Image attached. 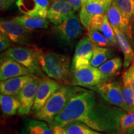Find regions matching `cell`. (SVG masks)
I'll use <instances>...</instances> for the list:
<instances>
[{"label":"cell","mask_w":134,"mask_h":134,"mask_svg":"<svg viewBox=\"0 0 134 134\" xmlns=\"http://www.w3.org/2000/svg\"><path fill=\"white\" fill-rule=\"evenodd\" d=\"M122 66V61L119 57H115L108 60L98 67L104 75L111 78L119 72Z\"/></svg>","instance_id":"obj_25"},{"label":"cell","mask_w":134,"mask_h":134,"mask_svg":"<svg viewBox=\"0 0 134 134\" xmlns=\"http://www.w3.org/2000/svg\"><path fill=\"white\" fill-rule=\"evenodd\" d=\"M34 75L21 76L1 81L0 92L2 94L17 96Z\"/></svg>","instance_id":"obj_18"},{"label":"cell","mask_w":134,"mask_h":134,"mask_svg":"<svg viewBox=\"0 0 134 134\" xmlns=\"http://www.w3.org/2000/svg\"><path fill=\"white\" fill-rule=\"evenodd\" d=\"M120 11L129 19L134 17V0H114Z\"/></svg>","instance_id":"obj_29"},{"label":"cell","mask_w":134,"mask_h":134,"mask_svg":"<svg viewBox=\"0 0 134 134\" xmlns=\"http://www.w3.org/2000/svg\"><path fill=\"white\" fill-rule=\"evenodd\" d=\"M11 42H12L10 41L6 35L1 32H0V50L1 52L7 50L11 46Z\"/></svg>","instance_id":"obj_33"},{"label":"cell","mask_w":134,"mask_h":134,"mask_svg":"<svg viewBox=\"0 0 134 134\" xmlns=\"http://www.w3.org/2000/svg\"><path fill=\"white\" fill-rule=\"evenodd\" d=\"M34 75L21 63L5 54L1 55L0 65L1 81L21 76Z\"/></svg>","instance_id":"obj_14"},{"label":"cell","mask_w":134,"mask_h":134,"mask_svg":"<svg viewBox=\"0 0 134 134\" xmlns=\"http://www.w3.org/2000/svg\"><path fill=\"white\" fill-rule=\"evenodd\" d=\"M62 86L59 82L50 78H40L32 112L36 114L42 108L48 99Z\"/></svg>","instance_id":"obj_13"},{"label":"cell","mask_w":134,"mask_h":134,"mask_svg":"<svg viewBox=\"0 0 134 134\" xmlns=\"http://www.w3.org/2000/svg\"><path fill=\"white\" fill-rule=\"evenodd\" d=\"M0 31L8 36L13 43L27 45L29 43L31 31L14 19H1Z\"/></svg>","instance_id":"obj_10"},{"label":"cell","mask_w":134,"mask_h":134,"mask_svg":"<svg viewBox=\"0 0 134 134\" xmlns=\"http://www.w3.org/2000/svg\"><path fill=\"white\" fill-rule=\"evenodd\" d=\"M134 126V112L128 113L122 117L120 122V134H125L129 127Z\"/></svg>","instance_id":"obj_30"},{"label":"cell","mask_w":134,"mask_h":134,"mask_svg":"<svg viewBox=\"0 0 134 134\" xmlns=\"http://www.w3.org/2000/svg\"><path fill=\"white\" fill-rule=\"evenodd\" d=\"M13 2H14L15 1H17V0H13Z\"/></svg>","instance_id":"obj_40"},{"label":"cell","mask_w":134,"mask_h":134,"mask_svg":"<svg viewBox=\"0 0 134 134\" xmlns=\"http://www.w3.org/2000/svg\"><path fill=\"white\" fill-rule=\"evenodd\" d=\"M97 99L93 90L80 88L62 111L55 117L50 127L51 129L56 126L63 127L70 122L81 121L95 104Z\"/></svg>","instance_id":"obj_2"},{"label":"cell","mask_w":134,"mask_h":134,"mask_svg":"<svg viewBox=\"0 0 134 134\" xmlns=\"http://www.w3.org/2000/svg\"><path fill=\"white\" fill-rule=\"evenodd\" d=\"M13 3L10 0H0V9L1 11H7L11 7Z\"/></svg>","instance_id":"obj_34"},{"label":"cell","mask_w":134,"mask_h":134,"mask_svg":"<svg viewBox=\"0 0 134 134\" xmlns=\"http://www.w3.org/2000/svg\"><path fill=\"white\" fill-rule=\"evenodd\" d=\"M13 19L30 31L36 29H47L48 27V22L47 18L40 16L24 14L15 17Z\"/></svg>","instance_id":"obj_21"},{"label":"cell","mask_w":134,"mask_h":134,"mask_svg":"<svg viewBox=\"0 0 134 134\" xmlns=\"http://www.w3.org/2000/svg\"><path fill=\"white\" fill-rule=\"evenodd\" d=\"M88 30V37L93 44L96 46L101 47H113L108 39L104 36L103 34L98 30L90 28Z\"/></svg>","instance_id":"obj_26"},{"label":"cell","mask_w":134,"mask_h":134,"mask_svg":"<svg viewBox=\"0 0 134 134\" xmlns=\"http://www.w3.org/2000/svg\"><path fill=\"white\" fill-rule=\"evenodd\" d=\"M80 88L73 85L62 86L48 99L39 111L35 114L36 118L51 124L55 117L62 111Z\"/></svg>","instance_id":"obj_4"},{"label":"cell","mask_w":134,"mask_h":134,"mask_svg":"<svg viewBox=\"0 0 134 134\" xmlns=\"http://www.w3.org/2000/svg\"><path fill=\"white\" fill-rule=\"evenodd\" d=\"M10 1H11V2H12L13 3H14V2H13V0H10Z\"/></svg>","instance_id":"obj_39"},{"label":"cell","mask_w":134,"mask_h":134,"mask_svg":"<svg viewBox=\"0 0 134 134\" xmlns=\"http://www.w3.org/2000/svg\"><path fill=\"white\" fill-rule=\"evenodd\" d=\"M125 134H134V126L129 127L125 132Z\"/></svg>","instance_id":"obj_36"},{"label":"cell","mask_w":134,"mask_h":134,"mask_svg":"<svg viewBox=\"0 0 134 134\" xmlns=\"http://www.w3.org/2000/svg\"><path fill=\"white\" fill-rule=\"evenodd\" d=\"M122 94L128 113L134 112V91L129 84L122 81Z\"/></svg>","instance_id":"obj_28"},{"label":"cell","mask_w":134,"mask_h":134,"mask_svg":"<svg viewBox=\"0 0 134 134\" xmlns=\"http://www.w3.org/2000/svg\"><path fill=\"white\" fill-rule=\"evenodd\" d=\"M5 54L21 63L27 68L33 75L40 78L46 77L45 73L38 64L34 48L26 47H14L8 48Z\"/></svg>","instance_id":"obj_6"},{"label":"cell","mask_w":134,"mask_h":134,"mask_svg":"<svg viewBox=\"0 0 134 134\" xmlns=\"http://www.w3.org/2000/svg\"><path fill=\"white\" fill-rule=\"evenodd\" d=\"M34 50L40 67L48 78L64 85H70L71 71L68 56L38 48H34Z\"/></svg>","instance_id":"obj_3"},{"label":"cell","mask_w":134,"mask_h":134,"mask_svg":"<svg viewBox=\"0 0 134 134\" xmlns=\"http://www.w3.org/2000/svg\"><path fill=\"white\" fill-rule=\"evenodd\" d=\"M88 0H81V7H83L86 5V3L88 2Z\"/></svg>","instance_id":"obj_37"},{"label":"cell","mask_w":134,"mask_h":134,"mask_svg":"<svg viewBox=\"0 0 134 134\" xmlns=\"http://www.w3.org/2000/svg\"><path fill=\"white\" fill-rule=\"evenodd\" d=\"M106 14L112 26L118 28L127 37L132 38V27L130 19L120 11L114 0L113 1Z\"/></svg>","instance_id":"obj_16"},{"label":"cell","mask_w":134,"mask_h":134,"mask_svg":"<svg viewBox=\"0 0 134 134\" xmlns=\"http://www.w3.org/2000/svg\"><path fill=\"white\" fill-rule=\"evenodd\" d=\"M113 0H88L86 5L80 9L79 18L82 25L88 29L92 18L97 14H105L111 6Z\"/></svg>","instance_id":"obj_12"},{"label":"cell","mask_w":134,"mask_h":134,"mask_svg":"<svg viewBox=\"0 0 134 134\" xmlns=\"http://www.w3.org/2000/svg\"><path fill=\"white\" fill-rule=\"evenodd\" d=\"M106 14V13H105ZM97 14L94 15L93 16L91 20V24H90V28H93V29H95L98 30L100 31V27H101L102 24H103L105 14ZM89 28V29H90Z\"/></svg>","instance_id":"obj_32"},{"label":"cell","mask_w":134,"mask_h":134,"mask_svg":"<svg viewBox=\"0 0 134 134\" xmlns=\"http://www.w3.org/2000/svg\"><path fill=\"white\" fill-rule=\"evenodd\" d=\"M0 104L3 114L13 115L17 113L20 106V102L17 96L1 94Z\"/></svg>","instance_id":"obj_23"},{"label":"cell","mask_w":134,"mask_h":134,"mask_svg":"<svg viewBox=\"0 0 134 134\" xmlns=\"http://www.w3.org/2000/svg\"><path fill=\"white\" fill-rule=\"evenodd\" d=\"M122 81L128 83L134 91V62L124 73L122 76Z\"/></svg>","instance_id":"obj_31"},{"label":"cell","mask_w":134,"mask_h":134,"mask_svg":"<svg viewBox=\"0 0 134 134\" xmlns=\"http://www.w3.org/2000/svg\"><path fill=\"white\" fill-rule=\"evenodd\" d=\"M133 31L134 33V19H133Z\"/></svg>","instance_id":"obj_38"},{"label":"cell","mask_w":134,"mask_h":134,"mask_svg":"<svg viewBox=\"0 0 134 134\" xmlns=\"http://www.w3.org/2000/svg\"><path fill=\"white\" fill-rule=\"evenodd\" d=\"M118 134H120V133H118Z\"/></svg>","instance_id":"obj_41"},{"label":"cell","mask_w":134,"mask_h":134,"mask_svg":"<svg viewBox=\"0 0 134 134\" xmlns=\"http://www.w3.org/2000/svg\"><path fill=\"white\" fill-rule=\"evenodd\" d=\"M79 16L73 14L70 18L53 28L55 36L65 46L72 47L83 31Z\"/></svg>","instance_id":"obj_5"},{"label":"cell","mask_w":134,"mask_h":134,"mask_svg":"<svg viewBox=\"0 0 134 134\" xmlns=\"http://www.w3.org/2000/svg\"><path fill=\"white\" fill-rule=\"evenodd\" d=\"M53 134H106L93 129L81 121H73L63 127L52 128Z\"/></svg>","instance_id":"obj_19"},{"label":"cell","mask_w":134,"mask_h":134,"mask_svg":"<svg viewBox=\"0 0 134 134\" xmlns=\"http://www.w3.org/2000/svg\"><path fill=\"white\" fill-rule=\"evenodd\" d=\"M76 11L66 0H54L48 9L47 18L55 26L59 25L74 14Z\"/></svg>","instance_id":"obj_15"},{"label":"cell","mask_w":134,"mask_h":134,"mask_svg":"<svg viewBox=\"0 0 134 134\" xmlns=\"http://www.w3.org/2000/svg\"><path fill=\"white\" fill-rule=\"evenodd\" d=\"M114 52L108 47H101L94 46L93 54L91 60V65L98 68L102 64L113 58Z\"/></svg>","instance_id":"obj_24"},{"label":"cell","mask_w":134,"mask_h":134,"mask_svg":"<svg viewBox=\"0 0 134 134\" xmlns=\"http://www.w3.org/2000/svg\"><path fill=\"white\" fill-rule=\"evenodd\" d=\"M90 89L99 94L105 101L122 109L128 113V110L124 100L122 85L119 82L107 81Z\"/></svg>","instance_id":"obj_8"},{"label":"cell","mask_w":134,"mask_h":134,"mask_svg":"<svg viewBox=\"0 0 134 134\" xmlns=\"http://www.w3.org/2000/svg\"><path fill=\"white\" fill-rule=\"evenodd\" d=\"M39 80L40 77L34 75L31 80L25 85L17 95L20 102V106L18 111L19 115L28 114L32 109Z\"/></svg>","instance_id":"obj_11"},{"label":"cell","mask_w":134,"mask_h":134,"mask_svg":"<svg viewBox=\"0 0 134 134\" xmlns=\"http://www.w3.org/2000/svg\"><path fill=\"white\" fill-rule=\"evenodd\" d=\"M16 4L23 14L47 18L49 0H17Z\"/></svg>","instance_id":"obj_17"},{"label":"cell","mask_w":134,"mask_h":134,"mask_svg":"<svg viewBox=\"0 0 134 134\" xmlns=\"http://www.w3.org/2000/svg\"><path fill=\"white\" fill-rule=\"evenodd\" d=\"M71 85L91 88L110 79L98 68L91 65L71 71Z\"/></svg>","instance_id":"obj_7"},{"label":"cell","mask_w":134,"mask_h":134,"mask_svg":"<svg viewBox=\"0 0 134 134\" xmlns=\"http://www.w3.org/2000/svg\"><path fill=\"white\" fill-rule=\"evenodd\" d=\"M94 45L88 36L82 38L77 43L71 65V71L91 65Z\"/></svg>","instance_id":"obj_9"},{"label":"cell","mask_w":134,"mask_h":134,"mask_svg":"<svg viewBox=\"0 0 134 134\" xmlns=\"http://www.w3.org/2000/svg\"><path fill=\"white\" fill-rule=\"evenodd\" d=\"M127 113L119 107L97 99L95 104L81 122L96 131L118 134L120 133L122 117Z\"/></svg>","instance_id":"obj_1"},{"label":"cell","mask_w":134,"mask_h":134,"mask_svg":"<svg viewBox=\"0 0 134 134\" xmlns=\"http://www.w3.org/2000/svg\"><path fill=\"white\" fill-rule=\"evenodd\" d=\"M100 31L103 34V35L105 37L108 38L113 47H114L115 48L119 47L118 42L117 41L116 37H115V32L114 31L113 26L109 23L106 14H105L104 19L103 23L102 24L101 27H100Z\"/></svg>","instance_id":"obj_27"},{"label":"cell","mask_w":134,"mask_h":134,"mask_svg":"<svg viewBox=\"0 0 134 134\" xmlns=\"http://www.w3.org/2000/svg\"><path fill=\"white\" fill-rule=\"evenodd\" d=\"M22 134H53V130L46 122L27 119L24 122Z\"/></svg>","instance_id":"obj_22"},{"label":"cell","mask_w":134,"mask_h":134,"mask_svg":"<svg viewBox=\"0 0 134 134\" xmlns=\"http://www.w3.org/2000/svg\"><path fill=\"white\" fill-rule=\"evenodd\" d=\"M112 26L115 32L119 47L120 48L124 54L123 65L125 68H127L134 62V51L130 46L124 34L116 27Z\"/></svg>","instance_id":"obj_20"},{"label":"cell","mask_w":134,"mask_h":134,"mask_svg":"<svg viewBox=\"0 0 134 134\" xmlns=\"http://www.w3.org/2000/svg\"><path fill=\"white\" fill-rule=\"evenodd\" d=\"M73 6L75 11H78L80 10L81 7V0H66Z\"/></svg>","instance_id":"obj_35"}]
</instances>
